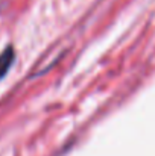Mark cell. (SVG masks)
<instances>
[{
  "mask_svg": "<svg viewBox=\"0 0 155 156\" xmlns=\"http://www.w3.org/2000/svg\"><path fill=\"white\" fill-rule=\"evenodd\" d=\"M14 59H15V52H14L12 46H8L3 52L0 53V79H3L8 74L9 68L12 67Z\"/></svg>",
  "mask_w": 155,
  "mask_h": 156,
  "instance_id": "obj_1",
  "label": "cell"
}]
</instances>
